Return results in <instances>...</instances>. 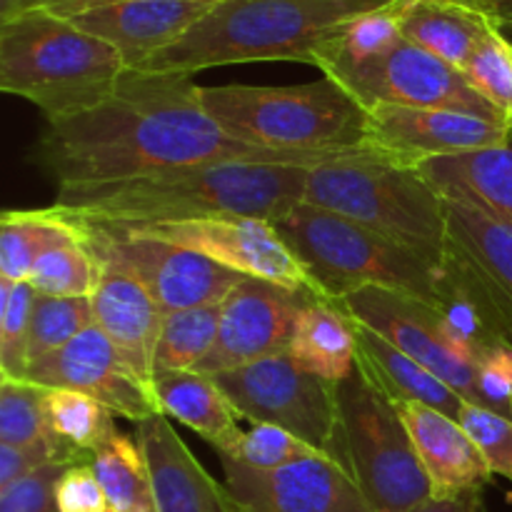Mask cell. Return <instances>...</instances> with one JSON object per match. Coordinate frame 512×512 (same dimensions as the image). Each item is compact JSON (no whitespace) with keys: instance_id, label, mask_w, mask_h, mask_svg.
<instances>
[{"instance_id":"45","label":"cell","mask_w":512,"mask_h":512,"mask_svg":"<svg viewBox=\"0 0 512 512\" xmlns=\"http://www.w3.org/2000/svg\"><path fill=\"white\" fill-rule=\"evenodd\" d=\"M460 3L473 8L475 13L485 15V18L493 20L500 28L512 25V0H460Z\"/></svg>"},{"instance_id":"29","label":"cell","mask_w":512,"mask_h":512,"mask_svg":"<svg viewBox=\"0 0 512 512\" xmlns=\"http://www.w3.org/2000/svg\"><path fill=\"white\" fill-rule=\"evenodd\" d=\"M80 235L83 230L53 205L40 210H5L0 215V278L25 283L38 258Z\"/></svg>"},{"instance_id":"14","label":"cell","mask_w":512,"mask_h":512,"mask_svg":"<svg viewBox=\"0 0 512 512\" xmlns=\"http://www.w3.org/2000/svg\"><path fill=\"white\" fill-rule=\"evenodd\" d=\"M95 223V220H93ZM113 225V223H110ZM130 228V225H123ZM143 235L168 240L193 253L215 260L223 268L240 273L243 278L268 280L283 288L315 295V285L298 255L285 245L273 223L260 218H203L188 223L140 225Z\"/></svg>"},{"instance_id":"17","label":"cell","mask_w":512,"mask_h":512,"mask_svg":"<svg viewBox=\"0 0 512 512\" xmlns=\"http://www.w3.org/2000/svg\"><path fill=\"white\" fill-rule=\"evenodd\" d=\"M238 512H375L348 473L328 455L273 470L220 458Z\"/></svg>"},{"instance_id":"32","label":"cell","mask_w":512,"mask_h":512,"mask_svg":"<svg viewBox=\"0 0 512 512\" xmlns=\"http://www.w3.org/2000/svg\"><path fill=\"white\" fill-rule=\"evenodd\" d=\"M223 300L165 315L155 350V370H195L218 340ZM155 375V373H153Z\"/></svg>"},{"instance_id":"38","label":"cell","mask_w":512,"mask_h":512,"mask_svg":"<svg viewBox=\"0 0 512 512\" xmlns=\"http://www.w3.org/2000/svg\"><path fill=\"white\" fill-rule=\"evenodd\" d=\"M218 455L220 458L238 460V463L248 465V468L273 470L323 453H318V450L310 448L308 443H303V440L295 438L288 430L278 428V425L258 423L250 430H243L240 438L225 453Z\"/></svg>"},{"instance_id":"43","label":"cell","mask_w":512,"mask_h":512,"mask_svg":"<svg viewBox=\"0 0 512 512\" xmlns=\"http://www.w3.org/2000/svg\"><path fill=\"white\" fill-rule=\"evenodd\" d=\"M50 463H58V455H55L50 440H40V443L30 445L0 443V490L28 478L35 470L45 468Z\"/></svg>"},{"instance_id":"19","label":"cell","mask_w":512,"mask_h":512,"mask_svg":"<svg viewBox=\"0 0 512 512\" xmlns=\"http://www.w3.org/2000/svg\"><path fill=\"white\" fill-rule=\"evenodd\" d=\"M440 320L455 348L470 360L495 348H512V318L478 265L450 238L440 263Z\"/></svg>"},{"instance_id":"3","label":"cell","mask_w":512,"mask_h":512,"mask_svg":"<svg viewBox=\"0 0 512 512\" xmlns=\"http://www.w3.org/2000/svg\"><path fill=\"white\" fill-rule=\"evenodd\" d=\"M393 0H220L178 43L143 68L185 73L220 65L295 60L315 65L320 50L360 15Z\"/></svg>"},{"instance_id":"7","label":"cell","mask_w":512,"mask_h":512,"mask_svg":"<svg viewBox=\"0 0 512 512\" xmlns=\"http://www.w3.org/2000/svg\"><path fill=\"white\" fill-rule=\"evenodd\" d=\"M273 228L308 270L318 300L340 303L345 295L375 285L438 310L440 265L343 215L298 203Z\"/></svg>"},{"instance_id":"27","label":"cell","mask_w":512,"mask_h":512,"mask_svg":"<svg viewBox=\"0 0 512 512\" xmlns=\"http://www.w3.org/2000/svg\"><path fill=\"white\" fill-rule=\"evenodd\" d=\"M288 353L308 373L338 385L355 370V330L348 315L328 300H313L300 313Z\"/></svg>"},{"instance_id":"30","label":"cell","mask_w":512,"mask_h":512,"mask_svg":"<svg viewBox=\"0 0 512 512\" xmlns=\"http://www.w3.org/2000/svg\"><path fill=\"white\" fill-rule=\"evenodd\" d=\"M113 415L90 395L75 390H48L50 438L58 463H90L93 453L118 435Z\"/></svg>"},{"instance_id":"20","label":"cell","mask_w":512,"mask_h":512,"mask_svg":"<svg viewBox=\"0 0 512 512\" xmlns=\"http://www.w3.org/2000/svg\"><path fill=\"white\" fill-rule=\"evenodd\" d=\"M153 483L158 512H238L228 488L210 478L193 450L180 440L165 415L145 420L135 430Z\"/></svg>"},{"instance_id":"33","label":"cell","mask_w":512,"mask_h":512,"mask_svg":"<svg viewBox=\"0 0 512 512\" xmlns=\"http://www.w3.org/2000/svg\"><path fill=\"white\" fill-rule=\"evenodd\" d=\"M98 275V258L85 243V235H80L78 240H70L38 258L25 283L33 285L35 293L53 298H90L98 285Z\"/></svg>"},{"instance_id":"13","label":"cell","mask_w":512,"mask_h":512,"mask_svg":"<svg viewBox=\"0 0 512 512\" xmlns=\"http://www.w3.org/2000/svg\"><path fill=\"white\" fill-rule=\"evenodd\" d=\"M505 120L440 108L375 105L368 110L365 148L403 168H420L438 158L508 145Z\"/></svg>"},{"instance_id":"34","label":"cell","mask_w":512,"mask_h":512,"mask_svg":"<svg viewBox=\"0 0 512 512\" xmlns=\"http://www.w3.org/2000/svg\"><path fill=\"white\" fill-rule=\"evenodd\" d=\"M90 325H93L90 298H53V295L35 293L28 333V368L68 345Z\"/></svg>"},{"instance_id":"15","label":"cell","mask_w":512,"mask_h":512,"mask_svg":"<svg viewBox=\"0 0 512 512\" xmlns=\"http://www.w3.org/2000/svg\"><path fill=\"white\" fill-rule=\"evenodd\" d=\"M25 380L48 390L90 395L110 413L138 425L163 415L153 388L125 363L118 348L95 323L48 358L30 365Z\"/></svg>"},{"instance_id":"12","label":"cell","mask_w":512,"mask_h":512,"mask_svg":"<svg viewBox=\"0 0 512 512\" xmlns=\"http://www.w3.org/2000/svg\"><path fill=\"white\" fill-rule=\"evenodd\" d=\"M338 305L353 323L383 335L388 343L443 380L465 403L475 405V360L465 358L428 303L388 288H360Z\"/></svg>"},{"instance_id":"42","label":"cell","mask_w":512,"mask_h":512,"mask_svg":"<svg viewBox=\"0 0 512 512\" xmlns=\"http://www.w3.org/2000/svg\"><path fill=\"white\" fill-rule=\"evenodd\" d=\"M60 512H108V498L90 463L70 465L55 488Z\"/></svg>"},{"instance_id":"6","label":"cell","mask_w":512,"mask_h":512,"mask_svg":"<svg viewBox=\"0 0 512 512\" xmlns=\"http://www.w3.org/2000/svg\"><path fill=\"white\" fill-rule=\"evenodd\" d=\"M303 203L343 215L435 265L448 255L445 198L418 168L375 153L345 155L308 170Z\"/></svg>"},{"instance_id":"47","label":"cell","mask_w":512,"mask_h":512,"mask_svg":"<svg viewBox=\"0 0 512 512\" xmlns=\"http://www.w3.org/2000/svg\"><path fill=\"white\" fill-rule=\"evenodd\" d=\"M48 3L50 0H13V10H10V15L5 20H10L13 15H18V13H25V10H38ZM0 23H3V20H0Z\"/></svg>"},{"instance_id":"51","label":"cell","mask_w":512,"mask_h":512,"mask_svg":"<svg viewBox=\"0 0 512 512\" xmlns=\"http://www.w3.org/2000/svg\"><path fill=\"white\" fill-rule=\"evenodd\" d=\"M108 512H110V510H108Z\"/></svg>"},{"instance_id":"49","label":"cell","mask_w":512,"mask_h":512,"mask_svg":"<svg viewBox=\"0 0 512 512\" xmlns=\"http://www.w3.org/2000/svg\"><path fill=\"white\" fill-rule=\"evenodd\" d=\"M505 30H512V25H505Z\"/></svg>"},{"instance_id":"39","label":"cell","mask_w":512,"mask_h":512,"mask_svg":"<svg viewBox=\"0 0 512 512\" xmlns=\"http://www.w3.org/2000/svg\"><path fill=\"white\" fill-rule=\"evenodd\" d=\"M458 420L483 453L490 473L512 485V420L473 403H463Z\"/></svg>"},{"instance_id":"22","label":"cell","mask_w":512,"mask_h":512,"mask_svg":"<svg viewBox=\"0 0 512 512\" xmlns=\"http://www.w3.org/2000/svg\"><path fill=\"white\" fill-rule=\"evenodd\" d=\"M398 410L430 480L433 498H455L485 490L493 473L460 420L413 400L400 403Z\"/></svg>"},{"instance_id":"18","label":"cell","mask_w":512,"mask_h":512,"mask_svg":"<svg viewBox=\"0 0 512 512\" xmlns=\"http://www.w3.org/2000/svg\"><path fill=\"white\" fill-rule=\"evenodd\" d=\"M220 0H115L70 15L78 28L113 45L125 68L138 70L178 43Z\"/></svg>"},{"instance_id":"25","label":"cell","mask_w":512,"mask_h":512,"mask_svg":"<svg viewBox=\"0 0 512 512\" xmlns=\"http://www.w3.org/2000/svg\"><path fill=\"white\" fill-rule=\"evenodd\" d=\"M418 170L443 198L468 200L512 223V138L498 148L430 160Z\"/></svg>"},{"instance_id":"4","label":"cell","mask_w":512,"mask_h":512,"mask_svg":"<svg viewBox=\"0 0 512 512\" xmlns=\"http://www.w3.org/2000/svg\"><path fill=\"white\" fill-rule=\"evenodd\" d=\"M200 100L220 130L255 148L333 160L370 153L368 110L325 75L300 85H213Z\"/></svg>"},{"instance_id":"10","label":"cell","mask_w":512,"mask_h":512,"mask_svg":"<svg viewBox=\"0 0 512 512\" xmlns=\"http://www.w3.org/2000/svg\"><path fill=\"white\" fill-rule=\"evenodd\" d=\"M213 378L238 418L278 425L328 455L335 433V385L300 368L288 350Z\"/></svg>"},{"instance_id":"21","label":"cell","mask_w":512,"mask_h":512,"mask_svg":"<svg viewBox=\"0 0 512 512\" xmlns=\"http://www.w3.org/2000/svg\"><path fill=\"white\" fill-rule=\"evenodd\" d=\"M98 265V285L90 295L93 323L108 335L125 363L153 388L155 350L165 315L133 275L108 260H98Z\"/></svg>"},{"instance_id":"11","label":"cell","mask_w":512,"mask_h":512,"mask_svg":"<svg viewBox=\"0 0 512 512\" xmlns=\"http://www.w3.org/2000/svg\"><path fill=\"white\" fill-rule=\"evenodd\" d=\"M320 73L348 90L365 110L375 105H408V108L460 110V113L503 120V115L488 100L475 93L463 70L408 43L405 38L383 55H375L363 63L330 65Z\"/></svg>"},{"instance_id":"37","label":"cell","mask_w":512,"mask_h":512,"mask_svg":"<svg viewBox=\"0 0 512 512\" xmlns=\"http://www.w3.org/2000/svg\"><path fill=\"white\" fill-rule=\"evenodd\" d=\"M33 300V285L0 278V375L25 380Z\"/></svg>"},{"instance_id":"48","label":"cell","mask_w":512,"mask_h":512,"mask_svg":"<svg viewBox=\"0 0 512 512\" xmlns=\"http://www.w3.org/2000/svg\"><path fill=\"white\" fill-rule=\"evenodd\" d=\"M13 10V0H0V20H5Z\"/></svg>"},{"instance_id":"35","label":"cell","mask_w":512,"mask_h":512,"mask_svg":"<svg viewBox=\"0 0 512 512\" xmlns=\"http://www.w3.org/2000/svg\"><path fill=\"white\" fill-rule=\"evenodd\" d=\"M50 440L48 388L0 375V443L30 445Z\"/></svg>"},{"instance_id":"46","label":"cell","mask_w":512,"mask_h":512,"mask_svg":"<svg viewBox=\"0 0 512 512\" xmlns=\"http://www.w3.org/2000/svg\"><path fill=\"white\" fill-rule=\"evenodd\" d=\"M105 3H115V0H50V3L43 5V8L50 10V13L60 15V18H70V15L83 13V10L95 8V5H105Z\"/></svg>"},{"instance_id":"31","label":"cell","mask_w":512,"mask_h":512,"mask_svg":"<svg viewBox=\"0 0 512 512\" xmlns=\"http://www.w3.org/2000/svg\"><path fill=\"white\" fill-rule=\"evenodd\" d=\"M95 478L103 485L110 512H158L148 460L138 438L118 433L90 458Z\"/></svg>"},{"instance_id":"50","label":"cell","mask_w":512,"mask_h":512,"mask_svg":"<svg viewBox=\"0 0 512 512\" xmlns=\"http://www.w3.org/2000/svg\"><path fill=\"white\" fill-rule=\"evenodd\" d=\"M505 30V28H503ZM508 33H510V38H512V30H508Z\"/></svg>"},{"instance_id":"9","label":"cell","mask_w":512,"mask_h":512,"mask_svg":"<svg viewBox=\"0 0 512 512\" xmlns=\"http://www.w3.org/2000/svg\"><path fill=\"white\" fill-rule=\"evenodd\" d=\"M70 220L83 230L85 243L93 250L95 258L108 260L133 275L148 290L163 315L220 303L243 280L240 273H233L215 260L168 243V240L143 235L123 225L93 223V220L80 218Z\"/></svg>"},{"instance_id":"2","label":"cell","mask_w":512,"mask_h":512,"mask_svg":"<svg viewBox=\"0 0 512 512\" xmlns=\"http://www.w3.org/2000/svg\"><path fill=\"white\" fill-rule=\"evenodd\" d=\"M308 168L268 163H198L128 180L60 188L53 208L113 225H163L203 218L275 223L303 203Z\"/></svg>"},{"instance_id":"40","label":"cell","mask_w":512,"mask_h":512,"mask_svg":"<svg viewBox=\"0 0 512 512\" xmlns=\"http://www.w3.org/2000/svg\"><path fill=\"white\" fill-rule=\"evenodd\" d=\"M475 405L512 420V348H495L475 360Z\"/></svg>"},{"instance_id":"23","label":"cell","mask_w":512,"mask_h":512,"mask_svg":"<svg viewBox=\"0 0 512 512\" xmlns=\"http://www.w3.org/2000/svg\"><path fill=\"white\" fill-rule=\"evenodd\" d=\"M353 323V320H350ZM355 330V370L373 385L378 393L400 403H425L430 408L443 410L445 415L458 420L465 400L450 390L443 380L435 378L430 370L415 363L410 355L395 348L393 343L365 325L353 323Z\"/></svg>"},{"instance_id":"16","label":"cell","mask_w":512,"mask_h":512,"mask_svg":"<svg viewBox=\"0 0 512 512\" xmlns=\"http://www.w3.org/2000/svg\"><path fill=\"white\" fill-rule=\"evenodd\" d=\"M313 300L310 293L283 288L258 278H243L223 300L218 340L195 373L218 375L270 355L285 353L300 313Z\"/></svg>"},{"instance_id":"44","label":"cell","mask_w":512,"mask_h":512,"mask_svg":"<svg viewBox=\"0 0 512 512\" xmlns=\"http://www.w3.org/2000/svg\"><path fill=\"white\" fill-rule=\"evenodd\" d=\"M408 512H488L483 500V490H473V493L455 495V498H433L418 503Z\"/></svg>"},{"instance_id":"28","label":"cell","mask_w":512,"mask_h":512,"mask_svg":"<svg viewBox=\"0 0 512 512\" xmlns=\"http://www.w3.org/2000/svg\"><path fill=\"white\" fill-rule=\"evenodd\" d=\"M445 210L450 238L478 265L512 318V223L468 200L445 198Z\"/></svg>"},{"instance_id":"26","label":"cell","mask_w":512,"mask_h":512,"mask_svg":"<svg viewBox=\"0 0 512 512\" xmlns=\"http://www.w3.org/2000/svg\"><path fill=\"white\" fill-rule=\"evenodd\" d=\"M493 25L460 0H403L400 8L403 38L460 70Z\"/></svg>"},{"instance_id":"36","label":"cell","mask_w":512,"mask_h":512,"mask_svg":"<svg viewBox=\"0 0 512 512\" xmlns=\"http://www.w3.org/2000/svg\"><path fill=\"white\" fill-rule=\"evenodd\" d=\"M463 73L475 93L512 125V38L508 30L493 25L473 50Z\"/></svg>"},{"instance_id":"8","label":"cell","mask_w":512,"mask_h":512,"mask_svg":"<svg viewBox=\"0 0 512 512\" xmlns=\"http://www.w3.org/2000/svg\"><path fill=\"white\" fill-rule=\"evenodd\" d=\"M328 458L353 478L375 512H408L433 495L398 405L358 370L335 385V433Z\"/></svg>"},{"instance_id":"1","label":"cell","mask_w":512,"mask_h":512,"mask_svg":"<svg viewBox=\"0 0 512 512\" xmlns=\"http://www.w3.org/2000/svg\"><path fill=\"white\" fill-rule=\"evenodd\" d=\"M200 90L193 75L128 68L93 105L45 120L28 163L60 190L178 165L268 163L310 170L333 160L275 153L230 138L205 113Z\"/></svg>"},{"instance_id":"5","label":"cell","mask_w":512,"mask_h":512,"mask_svg":"<svg viewBox=\"0 0 512 512\" xmlns=\"http://www.w3.org/2000/svg\"><path fill=\"white\" fill-rule=\"evenodd\" d=\"M125 70L113 45L45 8L0 23V90L33 103L45 120L93 105Z\"/></svg>"},{"instance_id":"41","label":"cell","mask_w":512,"mask_h":512,"mask_svg":"<svg viewBox=\"0 0 512 512\" xmlns=\"http://www.w3.org/2000/svg\"><path fill=\"white\" fill-rule=\"evenodd\" d=\"M70 465L50 463L0 490V512H60L55 488Z\"/></svg>"},{"instance_id":"24","label":"cell","mask_w":512,"mask_h":512,"mask_svg":"<svg viewBox=\"0 0 512 512\" xmlns=\"http://www.w3.org/2000/svg\"><path fill=\"white\" fill-rule=\"evenodd\" d=\"M153 393L165 418L195 430L218 453H225L243 433L238 413L213 375L195 370H155Z\"/></svg>"}]
</instances>
